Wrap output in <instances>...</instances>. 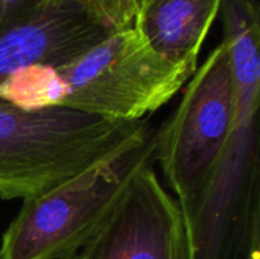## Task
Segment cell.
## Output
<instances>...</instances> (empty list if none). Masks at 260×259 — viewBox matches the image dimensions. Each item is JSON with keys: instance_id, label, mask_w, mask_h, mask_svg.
<instances>
[{"instance_id": "obj_5", "label": "cell", "mask_w": 260, "mask_h": 259, "mask_svg": "<svg viewBox=\"0 0 260 259\" xmlns=\"http://www.w3.org/2000/svg\"><path fill=\"white\" fill-rule=\"evenodd\" d=\"M236 114L227 47L221 41L197 67L172 116L157 130L154 160L177 197L186 234L195 221Z\"/></svg>"}, {"instance_id": "obj_1", "label": "cell", "mask_w": 260, "mask_h": 259, "mask_svg": "<svg viewBox=\"0 0 260 259\" xmlns=\"http://www.w3.org/2000/svg\"><path fill=\"white\" fill-rule=\"evenodd\" d=\"M197 67L163 56L131 24L111 31L66 64H34L14 72L0 82V101L23 110L61 107L142 121L168 104Z\"/></svg>"}, {"instance_id": "obj_8", "label": "cell", "mask_w": 260, "mask_h": 259, "mask_svg": "<svg viewBox=\"0 0 260 259\" xmlns=\"http://www.w3.org/2000/svg\"><path fill=\"white\" fill-rule=\"evenodd\" d=\"M221 5L222 0H136L133 24L163 56L198 64Z\"/></svg>"}, {"instance_id": "obj_3", "label": "cell", "mask_w": 260, "mask_h": 259, "mask_svg": "<svg viewBox=\"0 0 260 259\" xmlns=\"http://www.w3.org/2000/svg\"><path fill=\"white\" fill-rule=\"evenodd\" d=\"M146 122L61 107L23 110L0 101V198L52 191L113 154Z\"/></svg>"}, {"instance_id": "obj_7", "label": "cell", "mask_w": 260, "mask_h": 259, "mask_svg": "<svg viewBox=\"0 0 260 259\" xmlns=\"http://www.w3.org/2000/svg\"><path fill=\"white\" fill-rule=\"evenodd\" d=\"M110 32L85 0H47L0 31V82L34 64H66Z\"/></svg>"}, {"instance_id": "obj_6", "label": "cell", "mask_w": 260, "mask_h": 259, "mask_svg": "<svg viewBox=\"0 0 260 259\" xmlns=\"http://www.w3.org/2000/svg\"><path fill=\"white\" fill-rule=\"evenodd\" d=\"M75 259H189L181 211L154 165L133 180L120 203Z\"/></svg>"}, {"instance_id": "obj_9", "label": "cell", "mask_w": 260, "mask_h": 259, "mask_svg": "<svg viewBox=\"0 0 260 259\" xmlns=\"http://www.w3.org/2000/svg\"><path fill=\"white\" fill-rule=\"evenodd\" d=\"M85 3L108 31L128 27L134 21L136 0H85Z\"/></svg>"}, {"instance_id": "obj_4", "label": "cell", "mask_w": 260, "mask_h": 259, "mask_svg": "<svg viewBox=\"0 0 260 259\" xmlns=\"http://www.w3.org/2000/svg\"><path fill=\"white\" fill-rule=\"evenodd\" d=\"M230 72L235 122L187 235L189 259H260V66Z\"/></svg>"}, {"instance_id": "obj_10", "label": "cell", "mask_w": 260, "mask_h": 259, "mask_svg": "<svg viewBox=\"0 0 260 259\" xmlns=\"http://www.w3.org/2000/svg\"><path fill=\"white\" fill-rule=\"evenodd\" d=\"M47 0H0V31L38 9Z\"/></svg>"}, {"instance_id": "obj_2", "label": "cell", "mask_w": 260, "mask_h": 259, "mask_svg": "<svg viewBox=\"0 0 260 259\" xmlns=\"http://www.w3.org/2000/svg\"><path fill=\"white\" fill-rule=\"evenodd\" d=\"M157 128L146 122L113 154L52 191L23 200L0 240V259H75L133 180L155 163Z\"/></svg>"}]
</instances>
